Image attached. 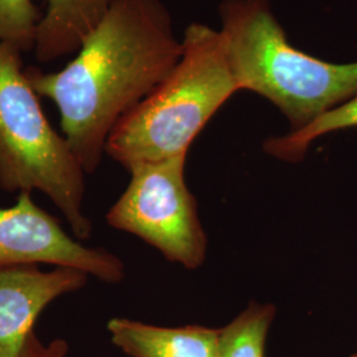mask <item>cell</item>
<instances>
[{"label": "cell", "instance_id": "cell-14", "mask_svg": "<svg viewBox=\"0 0 357 357\" xmlns=\"http://www.w3.org/2000/svg\"><path fill=\"white\" fill-rule=\"evenodd\" d=\"M352 357H357V354H355V355H354Z\"/></svg>", "mask_w": 357, "mask_h": 357}, {"label": "cell", "instance_id": "cell-4", "mask_svg": "<svg viewBox=\"0 0 357 357\" xmlns=\"http://www.w3.org/2000/svg\"><path fill=\"white\" fill-rule=\"evenodd\" d=\"M23 69L22 52L0 43V188L44 193L77 240L90 238L85 171L64 135L52 128Z\"/></svg>", "mask_w": 357, "mask_h": 357}, {"label": "cell", "instance_id": "cell-13", "mask_svg": "<svg viewBox=\"0 0 357 357\" xmlns=\"http://www.w3.org/2000/svg\"><path fill=\"white\" fill-rule=\"evenodd\" d=\"M68 351V343L63 339L53 340L48 344H43L38 340V336L32 333L20 357H66Z\"/></svg>", "mask_w": 357, "mask_h": 357}, {"label": "cell", "instance_id": "cell-7", "mask_svg": "<svg viewBox=\"0 0 357 357\" xmlns=\"http://www.w3.org/2000/svg\"><path fill=\"white\" fill-rule=\"evenodd\" d=\"M40 265L0 268V357H20L40 314L53 301L81 290L89 275L78 268Z\"/></svg>", "mask_w": 357, "mask_h": 357}, {"label": "cell", "instance_id": "cell-8", "mask_svg": "<svg viewBox=\"0 0 357 357\" xmlns=\"http://www.w3.org/2000/svg\"><path fill=\"white\" fill-rule=\"evenodd\" d=\"M107 331L113 344L130 357H218L220 330L203 326L160 327L114 318Z\"/></svg>", "mask_w": 357, "mask_h": 357}, {"label": "cell", "instance_id": "cell-1", "mask_svg": "<svg viewBox=\"0 0 357 357\" xmlns=\"http://www.w3.org/2000/svg\"><path fill=\"white\" fill-rule=\"evenodd\" d=\"M181 50L162 0H114L61 70L31 68L26 76L56 105L65 141L93 174L116 123L166 79Z\"/></svg>", "mask_w": 357, "mask_h": 357}, {"label": "cell", "instance_id": "cell-2", "mask_svg": "<svg viewBox=\"0 0 357 357\" xmlns=\"http://www.w3.org/2000/svg\"><path fill=\"white\" fill-rule=\"evenodd\" d=\"M230 72L299 131L357 96V61L335 64L291 45L268 0H222L218 7Z\"/></svg>", "mask_w": 357, "mask_h": 357}, {"label": "cell", "instance_id": "cell-11", "mask_svg": "<svg viewBox=\"0 0 357 357\" xmlns=\"http://www.w3.org/2000/svg\"><path fill=\"white\" fill-rule=\"evenodd\" d=\"M357 128V96L348 102L321 115L315 122L299 131H290L281 137H271L264 143L265 153L284 162H301L308 147L327 134Z\"/></svg>", "mask_w": 357, "mask_h": 357}, {"label": "cell", "instance_id": "cell-10", "mask_svg": "<svg viewBox=\"0 0 357 357\" xmlns=\"http://www.w3.org/2000/svg\"><path fill=\"white\" fill-rule=\"evenodd\" d=\"M273 305L250 303L220 330L218 357H265L268 330L275 318Z\"/></svg>", "mask_w": 357, "mask_h": 357}, {"label": "cell", "instance_id": "cell-3", "mask_svg": "<svg viewBox=\"0 0 357 357\" xmlns=\"http://www.w3.org/2000/svg\"><path fill=\"white\" fill-rule=\"evenodd\" d=\"M166 79L112 131L105 153L125 168L187 155L217 110L240 91L220 31L192 23Z\"/></svg>", "mask_w": 357, "mask_h": 357}, {"label": "cell", "instance_id": "cell-9", "mask_svg": "<svg viewBox=\"0 0 357 357\" xmlns=\"http://www.w3.org/2000/svg\"><path fill=\"white\" fill-rule=\"evenodd\" d=\"M114 0H47L33 48L38 63L76 53Z\"/></svg>", "mask_w": 357, "mask_h": 357}, {"label": "cell", "instance_id": "cell-5", "mask_svg": "<svg viewBox=\"0 0 357 357\" xmlns=\"http://www.w3.org/2000/svg\"><path fill=\"white\" fill-rule=\"evenodd\" d=\"M187 155L130 167V183L106 215L115 229L151 245L168 261L200 268L206 236L184 176Z\"/></svg>", "mask_w": 357, "mask_h": 357}, {"label": "cell", "instance_id": "cell-12", "mask_svg": "<svg viewBox=\"0 0 357 357\" xmlns=\"http://www.w3.org/2000/svg\"><path fill=\"white\" fill-rule=\"evenodd\" d=\"M41 16L33 0H0V43L33 51Z\"/></svg>", "mask_w": 357, "mask_h": 357}, {"label": "cell", "instance_id": "cell-6", "mask_svg": "<svg viewBox=\"0 0 357 357\" xmlns=\"http://www.w3.org/2000/svg\"><path fill=\"white\" fill-rule=\"evenodd\" d=\"M52 265L78 268L107 283L125 278V265L102 248L85 246L40 208L31 192H20L16 203L0 208V268Z\"/></svg>", "mask_w": 357, "mask_h": 357}]
</instances>
